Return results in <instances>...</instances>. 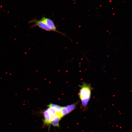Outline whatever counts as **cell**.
Masks as SVG:
<instances>
[{
  "instance_id": "obj_6",
  "label": "cell",
  "mask_w": 132,
  "mask_h": 132,
  "mask_svg": "<svg viewBox=\"0 0 132 132\" xmlns=\"http://www.w3.org/2000/svg\"><path fill=\"white\" fill-rule=\"evenodd\" d=\"M61 118L58 114H56L52 118L50 124L55 126L59 127V122Z\"/></svg>"
},
{
  "instance_id": "obj_1",
  "label": "cell",
  "mask_w": 132,
  "mask_h": 132,
  "mask_svg": "<svg viewBox=\"0 0 132 132\" xmlns=\"http://www.w3.org/2000/svg\"><path fill=\"white\" fill-rule=\"evenodd\" d=\"M79 86L80 88L78 95L81 101V107L83 110L86 111L88 109V104L91 98L93 88L90 83L84 82Z\"/></svg>"
},
{
  "instance_id": "obj_3",
  "label": "cell",
  "mask_w": 132,
  "mask_h": 132,
  "mask_svg": "<svg viewBox=\"0 0 132 132\" xmlns=\"http://www.w3.org/2000/svg\"><path fill=\"white\" fill-rule=\"evenodd\" d=\"M40 20L49 26L52 29L53 31L60 33L63 36L66 37L64 33L57 30V28L55 26L54 21L51 19L44 16L42 17Z\"/></svg>"
},
{
  "instance_id": "obj_5",
  "label": "cell",
  "mask_w": 132,
  "mask_h": 132,
  "mask_svg": "<svg viewBox=\"0 0 132 132\" xmlns=\"http://www.w3.org/2000/svg\"><path fill=\"white\" fill-rule=\"evenodd\" d=\"M44 119V121L46 124H50L51 120L53 117L46 109L43 112Z\"/></svg>"
},
{
  "instance_id": "obj_4",
  "label": "cell",
  "mask_w": 132,
  "mask_h": 132,
  "mask_svg": "<svg viewBox=\"0 0 132 132\" xmlns=\"http://www.w3.org/2000/svg\"><path fill=\"white\" fill-rule=\"evenodd\" d=\"M79 103V101L66 106L62 107L61 111L62 116L67 114L74 110Z\"/></svg>"
},
{
  "instance_id": "obj_7",
  "label": "cell",
  "mask_w": 132,
  "mask_h": 132,
  "mask_svg": "<svg viewBox=\"0 0 132 132\" xmlns=\"http://www.w3.org/2000/svg\"><path fill=\"white\" fill-rule=\"evenodd\" d=\"M47 106L48 107H51L54 108L56 111V113H59L61 112L62 107L59 105L51 103Z\"/></svg>"
},
{
  "instance_id": "obj_2",
  "label": "cell",
  "mask_w": 132,
  "mask_h": 132,
  "mask_svg": "<svg viewBox=\"0 0 132 132\" xmlns=\"http://www.w3.org/2000/svg\"><path fill=\"white\" fill-rule=\"evenodd\" d=\"M33 23V24L30 27V28L38 26L46 31H53L52 29L49 26L40 20H38L35 18L32 19L28 23Z\"/></svg>"
}]
</instances>
